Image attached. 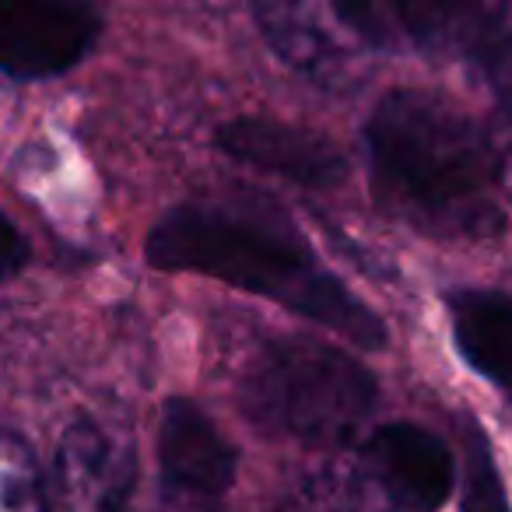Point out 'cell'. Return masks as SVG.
I'll return each instance as SVG.
<instances>
[{"label":"cell","mask_w":512,"mask_h":512,"mask_svg":"<svg viewBox=\"0 0 512 512\" xmlns=\"http://www.w3.org/2000/svg\"><path fill=\"white\" fill-rule=\"evenodd\" d=\"M372 193L390 214L439 239H484L505 221L491 130L414 88L390 92L365 123Z\"/></svg>","instance_id":"6da1fadb"},{"label":"cell","mask_w":512,"mask_h":512,"mask_svg":"<svg viewBox=\"0 0 512 512\" xmlns=\"http://www.w3.org/2000/svg\"><path fill=\"white\" fill-rule=\"evenodd\" d=\"M158 271L204 274L299 313L358 348H383L386 327L337 274L316 260L295 228L260 214L183 204L158 218L144 242Z\"/></svg>","instance_id":"7a4b0ae2"},{"label":"cell","mask_w":512,"mask_h":512,"mask_svg":"<svg viewBox=\"0 0 512 512\" xmlns=\"http://www.w3.org/2000/svg\"><path fill=\"white\" fill-rule=\"evenodd\" d=\"M239 404L260 432L302 446H341L376 411L379 383L344 348L285 337L246 365Z\"/></svg>","instance_id":"3957f363"},{"label":"cell","mask_w":512,"mask_h":512,"mask_svg":"<svg viewBox=\"0 0 512 512\" xmlns=\"http://www.w3.org/2000/svg\"><path fill=\"white\" fill-rule=\"evenodd\" d=\"M271 46L306 74H334L393 43L386 0H256Z\"/></svg>","instance_id":"277c9868"},{"label":"cell","mask_w":512,"mask_h":512,"mask_svg":"<svg viewBox=\"0 0 512 512\" xmlns=\"http://www.w3.org/2000/svg\"><path fill=\"white\" fill-rule=\"evenodd\" d=\"M102 32L88 0H0V74L46 81L74 71Z\"/></svg>","instance_id":"5b68a950"},{"label":"cell","mask_w":512,"mask_h":512,"mask_svg":"<svg viewBox=\"0 0 512 512\" xmlns=\"http://www.w3.org/2000/svg\"><path fill=\"white\" fill-rule=\"evenodd\" d=\"M390 22L435 60H474L484 71L512 64V29L488 0H386Z\"/></svg>","instance_id":"8992f818"},{"label":"cell","mask_w":512,"mask_h":512,"mask_svg":"<svg viewBox=\"0 0 512 512\" xmlns=\"http://www.w3.org/2000/svg\"><path fill=\"white\" fill-rule=\"evenodd\" d=\"M218 151L267 176H281L306 190H330L348 176V158L327 141L295 123L271 116H239L218 127Z\"/></svg>","instance_id":"52a82bcc"},{"label":"cell","mask_w":512,"mask_h":512,"mask_svg":"<svg viewBox=\"0 0 512 512\" xmlns=\"http://www.w3.org/2000/svg\"><path fill=\"white\" fill-rule=\"evenodd\" d=\"M362 460L372 481L404 512H439L453 495V453L439 435L411 421H390L372 432Z\"/></svg>","instance_id":"ba28073f"},{"label":"cell","mask_w":512,"mask_h":512,"mask_svg":"<svg viewBox=\"0 0 512 512\" xmlns=\"http://www.w3.org/2000/svg\"><path fill=\"white\" fill-rule=\"evenodd\" d=\"M134 449L95 418H78L53 453V488L64 512H120L134 488Z\"/></svg>","instance_id":"9c48e42d"},{"label":"cell","mask_w":512,"mask_h":512,"mask_svg":"<svg viewBox=\"0 0 512 512\" xmlns=\"http://www.w3.org/2000/svg\"><path fill=\"white\" fill-rule=\"evenodd\" d=\"M158 467L165 488L179 495L214 498L235 481V449L193 400L172 397L158 421Z\"/></svg>","instance_id":"30bf717a"},{"label":"cell","mask_w":512,"mask_h":512,"mask_svg":"<svg viewBox=\"0 0 512 512\" xmlns=\"http://www.w3.org/2000/svg\"><path fill=\"white\" fill-rule=\"evenodd\" d=\"M449 323L456 351L470 369L512 400V295L453 292Z\"/></svg>","instance_id":"8fae6325"},{"label":"cell","mask_w":512,"mask_h":512,"mask_svg":"<svg viewBox=\"0 0 512 512\" xmlns=\"http://www.w3.org/2000/svg\"><path fill=\"white\" fill-rule=\"evenodd\" d=\"M460 460H463V512H512L498 474L488 435L474 418L460 421Z\"/></svg>","instance_id":"7c38bea8"},{"label":"cell","mask_w":512,"mask_h":512,"mask_svg":"<svg viewBox=\"0 0 512 512\" xmlns=\"http://www.w3.org/2000/svg\"><path fill=\"white\" fill-rule=\"evenodd\" d=\"M29 264V242L18 232V225L0 211V285L25 271Z\"/></svg>","instance_id":"4fadbf2b"},{"label":"cell","mask_w":512,"mask_h":512,"mask_svg":"<svg viewBox=\"0 0 512 512\" xmlns=\"http://www.w3.org/2000/svg\"><path fill=\"white\" fill-rule=\"evenodd\" d=\"M491 141H495L498 162H502V186L512 190V109L502 116V127H498V134H491Z\"/></svg>","instance_id":"5bb4252c"}]
</instances>
